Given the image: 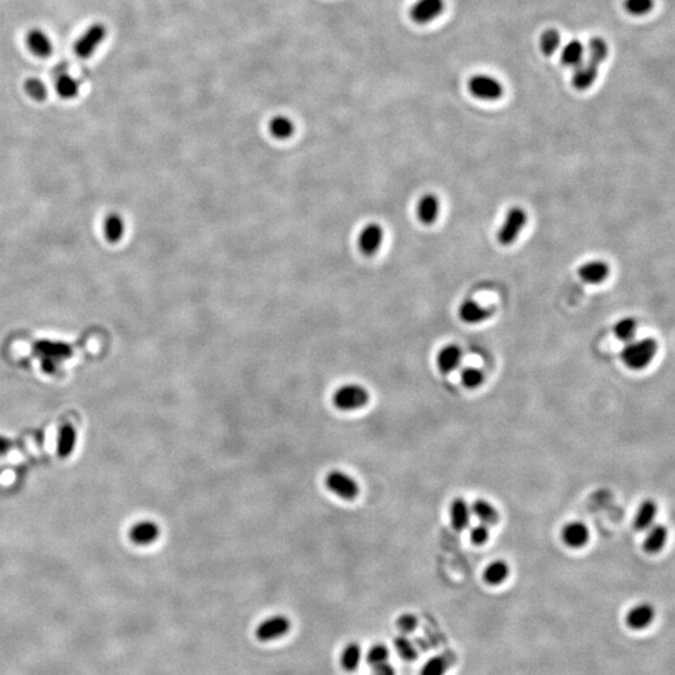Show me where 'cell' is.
Wrapping results in <instances>:
<instances>
[{
	"instance_id": "cell-8",
	"label": "cell",
	"mask_w": 675,
	"mask_h": 675,
	"mask_svg": "<svg viewBox=\"0 0 675 675\" xmlns=\"http://www.w3.org/2000/svg\"><path fill=\"white\" fill-rule=\"evenodd\" d=\"M383 242H384V230L379 224L376 223L368 224L366 227H364L358 238V245L361 248V252L366 255L376 254Z\"/></svg>"
},
{
	"instance_id": "cell-5",
	"label": "cell",
	"mask_w": 675,
	"mask_h": 675,
	"mask_svg": "<svg viewBox=\"0 0 675 675\" xmlns=\"http://www.w3.org/2000/svg\"><path fill=\"white\" fill-rule=\"evenodd\" d=\"M290 628L292 623L288 617L282 614L272 615L257 627L255 635L260 641H273L288 634Z\"/></svg>"
},
{
	"instance_id": "cell-21",
	"label": "cell",
	"mask_w": 675,
	"mask_h": 675,
	"mask_svg": "<svg viewBox=\"0 0 675 675\" xmlns=\"http://www.w3.org/2000/svg\"><path fill=\"white\" fill-rule=\"evenodd\" d=\"M470 510H472V515L488 527L495 525L499 522V513L497 508H494L493 504L488 500L478 499L470 505Z\"/></svg>"
},
{
	"instance_id": "cell-39",
	"label": "cell",
	"mask_w": 675,
	"mask_h": 675,
	"mask_svg": "<svg viewBox=\"0 0 675 675\" xmlns=\"http://www.w3.org/2000/svg\"><path fill=\"white\" fill-rule=\"evenodd\" d=\"M489 535H490L489 527L482 523L474 525V527L470 529V533H469L470 540H472V543L474 544V545H483V544L487 543Z\"/></svg>"
},
{
	"instance_id": "cell-16",
	"label": "cell",
	"mask_w": 675,
	"mask_h": 675,
	"mask_svg": "<svg viewBox=\"0 0 675 675\" xmlns=\"http://www.w3.org/2000/svg\"><path fill=\"white\" fill-rule=\"evenodd\" d=\"M598 68L593 63L584 59L580 66L574 68L573 73V86L578 91H587L589 87H592L597 81L598 76Z\"/></svg>"
},
{
	"instance_id": "cell-41",
	"label": "cell",
	"mask_w": 675,
	"mask_h": 675,
	"mask_svg": "<svg viewBox=\"0 0 675 675\" xmlns=\"http://www.w3.org/2000/svg\"><path fill=\"white\" fill-rule=\"evenodd\" d=\"M373 675H396V669L388 661L373 666Z\"/></svg>"
},
{
	"instance_id": "cell-23",
	"label": "cell",
	"mask_w": 675,
	"mask_h": 675,
	"mask_svg": "<svg viewBox=\"0 0 675 675\" xmlns=\"http://www.w3.org/2000/svg\"><path fill=\"white\" fill-rule=\"evenodd\" d=\"M560 59L564 66H570L574 69L580 66L585 59V48L580 41H570L564 46Z\"/></svg>"
},
{
	"instance_id": "cell-32",
	"label": "cell",
	"mask_w": 675,
	"mask_h": 675,
	"mask_svg": "<svg viewBox=\"0 0 675 675\" xmlns=\"http://www.w3.org/2000/svg\"><path fill=\"white\" fill-rule=\"evenodd\" d=\"M460 381H462L463 386L468 388V389H474V388L482 386L483 381H484V374H483L480 369H478L475 366H465L460 371Z\"/></svg>"
},
{
	"instance_id": "cell-3",
	"label": "cell",
	"mask_w": 675,
	"mask_h": 675,
	"mask_svg": "<svg viewBox=\"0 0 675 675\" xmlns=\"http://www.w3.org/2000/svg\"><path fill=\"white\" fill-rule=\"evenodd\" d=\"M369 403V393L359 384H346L333 394V404L343 411H354Z\"/></svg>"
},
{
	"instance_id": "cell-10",
	"label": "cell",
	"mask_w": 675,
	"mask_h": 675,
	"mask_svg": "<svg viewBox=\"0 0 675 675\" xmlns=\"http://www.w3.org/2000/svg\"><path fill=\"white\" fill-rule=\"evenodd\" d=\"M609 265L602 260H592L580 265L578 268V275L584 283L590 285H599L604 283L609 277Z\"/></svg>"
},
{
	"instance_id": "cell-12",
	"label": "cell",
	"mask_w": 675,
	"mask_h": 675,
	"mask_svg": "<svg viewBox=\"0 0 675 675\" xmlns=\"http://www.w3.org/2000/svg\"><path fill=\"white\" fill-rule=\"evenodd\" d=\"M459 318L462 321L467 324H479L485 320L489 319L494 314L493 308H485L480 304H478L474 300H464L459 310H458Z\"/></svg>"
},
{
	"instance_id": "cell-40",
	"label": "cell",
	"mask_w": 675,
	"mask_h": 675,
	"mask_svg": "<svg viewBox=\"0 0 675 675\" xmlns=\"http://www.w3.org/2000/svg\"><path fill=\"white\" fill-rule=\"evenodd\" d=\"M396 625L403 633H411L418 625V619L413 614H403L399 617Z\"/></svg>"
},
{
	"instance_id": "cell-13",
	"label": "cell",
	"mask_w": 675,
	"mask_h": 675,
	"mask_svg": "<svg viewBox=\"0 0 675 675\" xmlns=\"http://www.w3.org/2000/svg\"><path fill=\"white\" fill-rule=\"evenodd\" d=\"M440 213V202L436 194H424L416 205V215L424 225H432L437 222Z\"/></svg>"
},
{
	"instance_id": "cell-17",
	"label": "cell",
	"mask_w": 675,
	"mask_h": 675,
	"mask_svg": "<svg viewBox=\"0 0 675 675\" xmlns=\"http://www.w3.org/2000/svg\"><path fill=\"white\" fill-rule=\"evenodd\" d=\"M654 614V608L648 603L635 605L627 615V624L632 629H644L653 622Z\"/></svg>"
},
{
	"instance_id": "cell-9",
	"label": "cell",
	"mask_w": 675,
	"mask_h": 675,
	"mask_svg": "<svg viewBox=\"0 0 675 675\" xmlns=\"http://www.w3.org/2000/svg\"><path fill=\"white\" fill-rule=\"evenodd\" d=\"M443 9L444 0H418L411 6V19L418 24H427L440 16Z\"/></svg>"
},
{
	"instance_id": "cell-20",
	"label": "cell",
	"mask_w": 675,
	"mask_h": 675,
	"mask_svg": "<svg viewBox=\"0 0 675 675\" xmlns=\"http://www.w3.org/2000/svg\"><path fill=\"white\" fill-rule=\"evenodd\" d=\"M26 44L33 54L41 58L51 56L53 51L51 38L41 29H31L26 36Z\"/></svg>"
},
{
	"instance_id": "cell-35",
	"label": "cell",
	"mask_w": 675,
	"mask_h": 675,
	"mask_svg": "<svg viewBox=\"0 0 675 675\" xmlns=\"http://www.w3.org/2000/svg\"><path fill=\"white\" fill-rule=\"evenodd\" d=\"M389 655H391L389 648L386 645L379 643V644H374L371 646L369 651H368V654H366V660L371 666H376V665L388 661Z\"/></svg>"
},
{
	"instance_id": "cell-38",
	"label": "cell",
	"mask_w": 675,
	"mask_h": 675,
	"mask_svg": "<svg viewBox=\"0 0 675 675\" xmlns=\"http://www.w3.org/2000/svg\"><path fill=\"white\" fill-rule=\"evenodd\" d=\"M134 537H135L138 542L150 543V542H153V540L158 537L157 525H154V524L152 523L142 524L140 527H138Z\"/></svg>"
},
{
	"instance_id": "cell-22",
	"label": "cell",
	"mask_w": 675,
	"mask_h": 675,
	"mask_svg": "<svg viewBox=\"0 0 675 675\" xmlns=\"http://www.w3.org/2000/svg\"><path fill=\"white\" fill-rule=\"evenodd\" d=\"M509 573H510V569L508 564L503 560H495L485 568L483 573V579L489 585H499L507 580Z\"/></svg>"
},
{
	"instance_id": "cell-4",
	"label": "cell",
	"mask_w": 675,
	"mask_h": 675,
	"mask_svg": "<svg viewBox=\"0 0 675 675\" xmlns=\"http://www.w3.org/2000/svg\"><path fill=\"white\" fill-rule=\"evenodd\" d=\"M325 484L330 492L334 493L336 497L341 498L348 502L354 500L359 495V485L356 479L341 470L330 472L326 475Z\"/></svg>"
},
{
	"instance_id": "cell-18",
	"label": "cell",
	"mask_w": 675,
	"mask_h": 675,
	"mask_svg": "<svg viewBox=\"0 0 675 675\" xmlns=\"http://www.w3.org/2000/svg\"><path fill=\"white\" fill-rule=\"evenodd\" d=\"M658 515V505L654 500L646 499L641 503L637 510L633 520V527L638 532H645L654 524L655 518Z\"/></svg>"
},
{
	"instance_id": "cell-14",
	"label": "cell",
	"mask_w": 675,
	"mask_h": 675,
	"mask_svg": "<svg viewBox=\"0 0 675 675\" xmlns=\"http://www.w3.org/2000/svg\"><path fill=\"white\" fill-rule=\"evenodd\" d=\"M463 359V351L460 346L455 344H449L442 348V351L438 353L437 364L439 371L443 374H449L455 371L460 366Z\"/></svg>"
},
{
	"instance_id": "cell-24",
	"label": "cell",
	"mask_w": 675,
	"mask_h": 675,
	"mask_svg": "<svg viewBox=\"0 0 675 675\" xmlns=\"http://www.w3.org/2000/svg\"><path fill=\"white\" fill-rule=\"evenodd\" d=\"M361 656H363V651H361V645L358 643H349L341 651V664L343 669L346 671H354L358 669V666L361 664Z\"/></svg>"
},
{
	"instance_id": "cell-31",
	"label": "cell",
	"mask_w": 675,
	"mask_h": 675,
	"mask_svg": "<svg viewBox=\"0 0 675 675\" xmlns=\"http://www.w3.org/2000/svg\"><path fill=\"white\" fill-rule=\"evenodd\" d=\"M104 234L110 243H117L124 234V222L123 219L117 215L112 214L105 219L104 223Z\"/></svg>"
},
{
	"instance_id": "cell-27",
	"label": "cell",
	"mask_w": 675,
	"mask_h": 675,
	"mask_svg": "<svg viewBox=\"0 0 675 675\" xmlns=\"http://www.w3.org/2000/svg\"><path fill=\"white\" fill-rule=\"evenodd\" d=\"M36 348H38V351H41V354H43L46 361H48V359L54 361V359H56V361L58 359H61V358H64V356H69V353H71V348L66 346V344H63V343L41 341V343H39V344L36 346Z\"/></svg>"
},
{
	"instance_id": "cell-15",
	"label": "cell",
	"mask_w": 675,
	"mask_h": 675,
	"mask_svg": "<svg viewBox=\"0 0 675 675\" xmlns=\"http://www.w3.org/2000/svg\"><path fill=\"white\" fill-rule=\"evenodd\" d=\"M450 522L457 532H463L469 527L472 520L470 505L463 498H457L450 504Z\"/></svg>"
},
{
	"instance_id": "cell-25",
	"label": "cell",
	"mask_w": 675,
	"mask_h": 675,
	"mask_svg": "<svg viewBox=\"0 0 675 675\" xmlns=\"http://www.w3.org/2000/svg\"><path fill=\"white\" fill-rule=\"evenodd\" d=\"M269 130L277 139H288L294 134V123L289 118L278 115L270 120Z\"/></svg>"
},
{
	"instance_id": "cell-28",
	"label": "cell",
	"mask_w": 675,
	"mask_h": 675,
	"mask_svg": "<svg viewBox=\"0 0 675 675\" xmlns=\"http://www.w3.org/2000/svg\"><path fill=\"white\" fill-rule=\"evenodd\" d=\"M452 663L453 658H449L448 655L433 656L423 665L421 675H444Z\"/></svg>"
},
{
	"instance_id": "cell-19",
	"label": "cell",
	"mask_w": 675,
	"mask_h": 675,
	"mask_svg": "<svg viewBox=\"0 0 675 675\" xmlns=\"http://www.w3.org/2000/svg\"><path fill=\"white\" fill-rule=\"evenodd\" d=\"M645 532H646V534H645L644 540H643V550L648 554L659 553L665 543H666L668 530H666L664 525H660V524H655L654 525L653 524Z\"/></svg>"
},
{
	"instance_id": "cell-37",
	"label": "cell",
	"mask_w": 675,
	"mask_h": 675,
	"mask_svg": "<svg viewBox=\"0 0 675 675\" xmlns=\"http://www.w3.org/2000/svg\"><path fill=\"white\" fill-rule=\"evenodd\" d=\"M394 645H396L398 654L401 655L403 659L411 661V660L416 659V656H418L414 645L411 644V640L406 639V637L396 638V641H394Z\"/></svg>"
},
{
	"instance_id": "cell-34",
	"label": "cell",
	"mask_w": 675,
	"mask_h": 675,
	"mask_svg": "<svg viewBox=\"0 0 675 675\" xmlns=\"http://www.w3.org/2000/svg\"><path fill=\"white\" fill-rule=\"evenodd\" d=\"M24 89L28 93L29 97L36 99L38 102H41L46 99L48 96V89L46 86L38 78H29L24 84Z\"/></svg>"
},
{
	"instance_id": "cell-29",
	"label": "cell",
	"mask_w": 675,
	"mask_h": 675,
	"mask_svg": "<svg viewBox=\"0 0 675 675\" xmlns=\"http://www.w3.org/2000/svg\"><path fill=\"white\" fill-rule=\"evenodd\" d=\"M587 61L599 66L608 56V44L600 38H593L589 41L587 49Z\"/></svg>"
},
{
	"instance_id": "cell-30",
	"label": "cell",
	"mask_w": 675,
	"mask_h": 675,
	"mask_svg": "<svg viewBox=\"0 0 675 675\" xmlns=\"http://www.w3.org/2000/svg\"><path fill=\"white\" fill-rule=\"evenodd\" d=\"M637 329H638L637 320L633 319V318H623V319H620L619 321L615 323L613 331H614L615 336L620 341L629 343V341L634 339L635 335H637Z\"/></svg>"
},
{
	"instance_id": "cell-7",
	"label": "cell",
	"mask_w": 675,
	"mask_h": 675,
	"mask_svg": "<svg viewBox=\"0 0 675 675\" xmlns=\"http://www.w3.org/2000/svg\"><path fill=\"white\" fill-rule=\"evenodd\" d=\"M469 91L482 101H497L503 96L502 84L493 76L484 74L473 76L469 81Z\"/></svg>"
},
{
	"instance_id": "cell-11",
	"label": "cell",
	"mask_w": 675,
	"mask_h": 675,
	"mask_svg": "<svg viewBox=\"0 0 675 675\" xmlns=\"http://www.w3.org/2000/svg\"><path fill=\"white\" fill-rule=\"evenodd\" d=\"M589 529L582 522H570L562 529V540L569 548H583L589 542Z\"/></svg>"
},
{
	"instance_id": "cell-2",
	"label": "cell",
	"mask_w": 675,
	"mask_h": 675,
	"mask_svg": "<svg viewBox=\"0 0 675 675\" xmlns=\"http://www.w3.org/2000/svg\"><path fill=\"white\" fill-rule=\"evenodd\" d=\"M528 222L527 212L522 207H513L508 210L498 230V242L503 247H509L517 242Z\"/></svg>"
},
{
	"instance_id": "cell-26",
	"label": "cell",
	"mask_w": 675,
	"mask_h": 675,
	"mask_svg": "<svg viewBox=\"0 0 675 675\" xmlns=\"http://www.w3.org/2000/svg\"><path fill=\"white\" fill-rule=\"evenodd\" d=\"M79 87H81L79 81H76L74 76H69L66 73L58 76V79H56V93L64 99H71V98L76 97L78 93H79Z\"/></svg>"
},
{
	"instance_id": "cell-33",
	"label": "cell",
	"mask_w": 675,
	"mask_h": 675,
	"mask_svg": "<svg viewBox=\"0 0 675 675\" xmlns=\"http://www.w3.org/2000/svg\"><path fill=\"white\" fill-rule=\"evenodd\" d=\"M560 46V36L557 31L549 29L544 31L543 36L540 38V49L545 56H553L555 51H558Z\"/></svg>"
},
{
	"instance_id": "cell-1",
	"label": "cell",
	"mask_w": 675,
	"mask_h": 675,
	"mask_svg": "<svg viewBox=\"0 0 675 675\" xmlns=\"http://www.w3.org/2000/svg\"><path fill=\"white\" fill-rule=\"evenodd\" d=\"M658 351V343L653 338H644L639 341L627 343L622 351V361L632 371H641L654 359Z\"/></svg>"
},
{
	"instance_id": "cell-36",
	"label": "cell",
	"mask_w": 675,
	"mask_h": 675,
	"mask_svg": "<svg viewBox=\"0 0 675 675\" xmlns=\"http://www.w3.org/2000/svg\"><path fill=\"white\" fill-rule=\"evenodd\" d=\"M654 6L653 0H625V9L633 16H644Z\"/></svg>"
},
{
	"instance_id": "cell-6",
	"label": "cell",
	"mask_w": 675,
	"mask_h": 675,
	"mask_svg": "<svg viewBox=\"0 0 675 675\" xmlns=\"http://www.w3.org/2000/svg\"><path fill=\"white\" fill-rule=\"evenodd\" d=\"M105 36H107V28L101 23H96L89 26L76 41L74 46L76 56L81 58H89L93 56L94 51H97L98 46H101L103 41L105 39Z\"/></svg>"
}]
</instances>
